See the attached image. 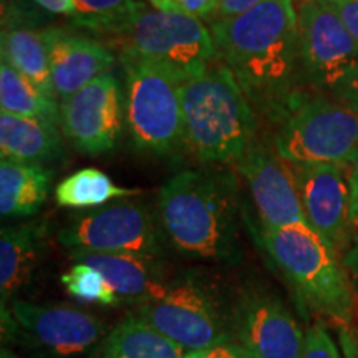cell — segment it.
<instances>
[{"label": "cell", "instance_id": "4316f807", "mask_svg": "<svg viewBox=\"0 0 358 358\" xmlns=\"http://www.w3.org/2000/svg\"><path fill=\"white\" fill-rule=\"evenodd\" d=\"M301 358H342L337 345L324 325H313L306 332Z\"/></svg>", "mask_w": 358, "mask_h": 358}, {"label": "cell", "instance_id": "5bb4252c", "mask_svg": "<svg viewBox=\"0 0 358 358\" xmlns=\"http://www.w3.org/2000/svg\"><path fill=\"white\" fill-rule=\"evenodd\" d=\"M234 342L252 358H301L306 334L279 299L250 290L231 319Z\"/></svg>", "mask_w": 358, "mask_h": 358}, {"label": "cell", "instance_id": "7a4b0ae2", "mask_svg": "<svg viewBox=\"0 0 358 358\" xmlns=\"http://www.w3.org/2000/svg\"><path fill=\"white\" fill-rule=\"evenodd\" d=\"M164 236L187 257L239 262V198L227 171L186 169L169 178L158 194Z\"/></svg>", "mask_w": 358, "mask_h": 358}, {"label": "cell", "instance_id": "484cf974", "mask_svg": "<svg viewBox=\"0 0 358 358\" xmlns=\"http://www.w3.org/2000/svg\"><path fill=\"white\" fill-rule=\"evenodd\" d=\"M136 2L138 0H75L78 17L73 22L98 35H105Z\"/></svg>", "mask_w": 358, "mask_h": 358}, {"label": "cell", "instance_id": "cb8c5ba5", "mask_svg": "<svg viewBox=\"0 0 358 358\" xmlns=\"http://www.w3.org/2000/svg\"><path fill=\"white\" fill-rule=\"evenodd\" d=\"M0 106L6 113L43 120L60 127L58 103L48 100L30 80L3 60L0 64Z\"/></svg>", "mask_w": 358, "mask_h": 358}, {"label": "cell", "instance_id": "d6a6232c", "mask_svg": "<svg viewBox=\"0 0 358 358\" xmlns=\"http://www.w3.org/2000/svg\"><path fill=\"white\" fill-rule=\"evenodd\" d=\"M334 95L338 98L342 105L348 106L353 111L358 113V65L353 69V71L348 77L338 85Z\"/></svg>", "mask_w": 358, "mask_h": 358}, {"label": "cell", "instance_id": "ffe728a7", "mask_svg": "<svg viewBox=\"0 0 358 358\" xmlns=\"http://www.w3.org/2000/svg\"><path fill=\"white\" fill-rule=\"evenodd\" d=\"M53 173L43 164L0 163V213L2 217H29L40 211L50 191Z\"/></svg>", "mask_w": 358, "mask_h": 358}, {"label": "cell", "instance_id": "52a82bcc", "mask_svg": "<svg viewBox=\"0 0 358 358\" xmlns=\"http://www.w3.org/2000/svg\"><path fill=\"white\" fill-rule=\"evenodd\" d=\"M274 150L290 164L348 166L358 153V113L324 98L299 100L284 116Z\"/></svg>", "mask_w": 358, "mask_h": 358}, {"label": "cell", "instance_id": "7402d4cb", "mask_svg": "<svg viewBox=\"0 0 358 358\" xmlns=\"http://www.w3.org/2000/svg\"><path fill=\"white\" fill-rule=\"evenodd\" d=\"M2 60L30 80L50 101L58 103L53 88L50 58L42 30L8 27L2 30Z\"/></svg>", "mask_w": 358, "mask_h": 358}, {"label": "cell", "instance_id": "5b68a950", "mask_svg": "<svg viewBox=\"0 0 358 358\" xmlns=\"http://www.w3.org/2000/svg\"><path fill=\"white\" fill-rule=\"evenodd\" d=\"M259 243L302 303L334 322L348 325L353 317V285L337 254L308 226L264 229Z\"/></svg>", "mask_w": 358, "mask_h": 358}, {"label": "cell", "instance_id": "8d00e7d4", "mask_svg": "<svg viewBox=\"0 0 358 358\" xmlns=\"http://www.w3.org/2000/svg\"><path fill=\"white\" fill-rule=\"evenodd\" d=\"M295 2H297V6H299V3L303 2V0H294V3H295Z\"/></svg>", "mask_w": 358, "mask_h": 358}, {"label": "cell", "instance_id": "8992f818", "mask_svg": "<svg viewBox=\"0 0 358 358\" xmlns=\"http://www.w3.org/2000/svg\"><path fill=\"white\" fill-rule=\"evenodd\" d=\"M124 73V115L133 146L158 158L185 146L181 83L158 66L120 57Z\"/></svg>", "mask_w": 358, "mask_h": 358}, {"label": "cell", "instance_id": "7c38bea8", "mask_svg": "<svg viewBox=\"0 0 358 358\" xmlns=\"http://www.w3.org/2000/svg\"><path fill=\"white\" fill-rule=\"evenodd\" d=\"M60 128L80 153L115 150L127 124L124 90L111 71L100 75L60 105Z\"/></svg>", "mask_w": 358, "mask_h": 358}, {"label": "cell", "instance_id": "74e56055", "mask_svg": "<svg viewBox=\"0 0 358 358\" xmlns=\"http://www.w3.org/2000/svg\"><path fill=\"white\" fill-rule=\"evenodd\" d=\"M353 358H358V353H355V357H353Z\"/></svg>", "mask_w": 358, "mask_h": 358}, {"label": "cell", "instance_id": "9c48e42d", "mask_svg": "<svg viewBox=\"0 0 358 358\" xmlns=\"http://www.w3.org/2000/svg\"><path fill=\"white\" fill-rule=\"evenodd\" d=\"M136 315L187 353L234 340L231 320L211 290L194 279L169 282L161 297L138 306Z\"/></svg>", "mask_w": 358, "mask_h": 358}, {"label": "cell", "instance_id": "e575fe53", "mask_svg": "<svg viewBox=\"0 0 358 358\" xmlns=\"http://www.w3.org/2000/svg\"><path fill=\"white\" fill-rule=\"evenodd\" d=\"M43 10L55 13V15H66L71 19L78 17V7L75 0H34Z\"/></svg>", "mask_w": 358, "mask_h": 358}, {"label": "cell", "instance_id": "f546056e", "mask_svg": "<svg viewBox=\"0 0 358 358\" xmlns=\"http://www.w3.org/2000/svg\"><path fill=\"white\" fill-rule=\"evenodd\" d=\"M186 358H252V357H250L249 353L239 345V343H236L234 340H231V342H222L219 343V345L206 348V350L187 353Z\"/></svg>", "mask_w": 358, "mask_h": 358}, {"label": "cell", "instance_id": "836d02e7", "mask_svg": "<svg viewBox=\"0 0 358 358\" xmlns=\"http://www.w3.org/2000/svg\"><path fill=\"white\" fill-rule=\"evenodd\" d=\"M350 186V231L358 226V153L347 168Z\"/></svg>", "mask_w": 358, "mask_h": 358}, {"label": "cell", "instance_id": "ac0fdd59", "mask_svg": "<svg viewBox=\"0 0 358 358\" xmlns=\"http://www.w3.org/2000/svg\"><path fill=\"white\" fill-rule=\"evenodd\" d=\"M47 241L43 221L3 226L0 231V297L10 306L13 297L32 279Z\"/></svg>", "mask_w": 358, "mask_h": 358}, {"label": "cell", "instance_id": "e0dca14e", "mask_svg": "<svg viewBox=\"0 0 358 358\" xmlns=\"http://www.w3.org/2000/svg\"><path fill=\"white\" fill-rule=\"evenodd\" d=\"M71 261L95 267L122 301L143 306L161 297L169 285L156 257L71 250Z\"/></svg>", "mask_w": 358, "mask_h": 358}, {"label": "cell", "instance_id": "1f68e13d", "mask_svg": "<svg viewBox=\"0 0 358 358\" xmlns=\"http://www.w3.org/2000/svg\"><path fill=\"white\" fill-rule=\"evenodd\" d=\"M261 2L262 0H216L213 15H216V20L232 19V17L249 12Z\"/></svg>", "mask_w": 358, "mask_h": 358}, {"label": "cell", "instance_id": "6da1fadb", "mask_svg": "<svg viewBox=\"0 0 358 358\" xmlns=\"http://www.w3.org/2000/svg\"><path fill=\"white\" fill-rule=\"evenodd\" d=\"M209 30L219 62L232 71L254 111L287 115L299 101L290 93L301 58L294 0H262L243 15L214 20Z\"/></svg>", "mask_w": 358, "mask_h": 358}, {"label": "cell", "instance_id": "8fae6325", "mask_svg": "<svg viewBox=\"0 0 358 358\" xmlns=\"http://www.w3.org/2000/svg\"><path fill=\"white\" fill-rule=\"evenodd\" d=\"M299 52L315 85L335 92L358 65V43L329 0H303L297 6Z\"/></svg>", "mask_w": 358, "mask_h": 358}, {"label": "cell", "instance_id": "9a60e30c", "mask_svg": "<svg viewBox=\"0 0 358 358\" xmlns=\"http://www.w3.org/2000/svg\"><path fill=\"white\" fill-rule=\"evenodd\" d=\"M308 227L334 254H343L350 236V186L345 166L294 164Z\"/></svg>", "mask_w": 358, "mask_h": 358}, {"label": "cell", "instance_id": "3957f363", "mask_svg": "<svg viewBox=\"0 0 358 358\" xmlns=\"http://www.w3.org/2000/svg\"><path fill=\"white\" fill-rule=\"evenodd\" d=\"M185 146L203 164H236L256 143L257 113L222 62L181 85Z\"/></svg>", "mask_w": 358, "mask_h": 358}, {"label": "cell", "instance_id": "d6986e66", "mask_svg": "<svg viewBox=\"0 0 358 358\" xmlns=\"http://www.w3.org/2000/svg\"><path fill=\"white\" fill-rule=\"evenodd\" d=\"M0 153L2 159L42 164L60 158L64 145L57 124L2 111Z\"/></svg>", "mask_w": 358, "mask_h": 358}, {"label": "cell", "instance_id": "d4e9b609", "mask_svg": "<svg viewBox=\"0 0 358 358\" xmlns=\"http://www.w3.org/2000/svg\"><path fill=\"white\" fill-rule=\"evenodd\" d=\"M60 280L66 292L77 301L103 307H115L122 303V299L108 284V280L88 264L75 262L69 271L62 274Z\"/></svg>", "mask_w": 358, "mask_h": 358}, {"label": "cell", "instance_id": "d590c367", "mask_svg": "<svg viewBox=\"0 0 358 358\" xmlns=\"http://www.w3.org/2000/svg\"><path fill=\"white\" fill-rule=\"evenodd\" d=\"M0 358H20V357L15 355V353H13L8 347H2V350H0Z\"/></svg>", "mask_w": 358, "mask_h": 358}, {"label": "cell", "instance_id": "f1b7e54d", "mask_svg": "<svg viewBox=\"0 0 358 358\" xmlns=\"http://www.w3.org/2000/svg\"><path fill=\"white\" fill-rule=\"evenodd\" d=\"M342 266L345 268L353 289L358 290V226L353 227L348 236V243L342 254Z\"/></svg>", "mask_w": 358, "mask_h": 358}, {"label": "cell", "instance_id": "603a6c76", "mask_svg": "<svg viewBox=\"0 0 358 358\" xmlns=\"http://www.w3.org/2000/svg\"><path fill=\"white\" fill-rule=\"evenodd\" d=\"M140 194L115 185L108 174L96 168H85L62 179L55 187V203L66 209H96L115 199Z\"/></svg>", "mask_w": 358, "mask_h": 358}, {"label": "cell", "instance_id": "ba28073f", "mask_svg": "<svg viewBox=\"0 0 358 358\" xmlns=\"http://www.w3.org/2000/svg\"><path fill=\"white\" fill-rule=\"evenodd\" d=\"M163 234L159 217L150 208L123 201L75 214L57 232V239L70 250L156 257Z\"/></svg>", "mask_w": 358, "mask_h": 358}, {"label": "cell", "instance_id": "30bf717a", "mask_svg": "<svg viewBox=\"0 0 358 358\" xmlns=\"http://www.w3.org/2000/svg\"><path fill=\"white\" fill-rule=\"evenodd\" d=\"M8 308L13 322L3 343H22L37 358L93 355L108 334L101 320L77 307L13 301Z\"/></svg>", "mask_w": 358, "mask_h": 358}, {"label": "cell", "instance_id": "83f0119b", "mask_svg": "<svg viewBox=\"0 0 358 358\" xmlns=\"http://www.w3.org/2000/svg\"><path fill=\"white\" fill-rule=\"evenodd\" d=\"M148 2L159 10L185 13L196 19L211 17L216 6V0H148Z\"/></svg>", "mask_w": 358, "mask_h": 358}, {"label": "cell", "instance_id": "4fadbf2b", "mask_svg": "<svg viewBox=\"0 0 358 358\" xmlns=\"http://www.w3.org/2000/svg\"><path fill=\"white\" fill-rule=\"evenodd\" d=\"M234 166L248 186L259 216V227L308 226L294 164L280 158L275 150L256 141Z\"/></svg>", "mask_w": 358, "mask_h": 358}, {"label": "cell", "instance_id": "2e32d148", "mask_svg": "<svg viewBox=\"0 0 358 358\" xmlns=\"http://www.w3.org/2000/svg\"><path fill=\"white\" fill-rule=\"evenodd\" d=\"M42 34L60 105L115 65L116 58L110 45L95 37L65 27H48Z\"/></svg>", "mask_w": 358, "mask_h": 358}, {"label": "cell", "instance_id": "4dcf8cb0", "mask_svg": "<svg viewBox=\"0 0 358 358\" xmlns=\"http://www.w3.org/2000/svg\"><path fill=\"white\" fill-rule=\"evenodd\" d=\"M329 2L347 27L348 34L358 43V0H329Z\"/></svg>", "mask_w": 358, "mask_h": 358}, {"label": "cell", "instance_id": "277c9868", "mask_svg": "<svg viewBox=\"0 0 358 358\" xmlns=\"http://www.w3.org/2000/svg\"><path fill=\"white\" fill-rule=\"evenodd\" d=\"M103 37L131 57L155 65L179 83L199 77L217 60L211 30L201 19L136 2Z\"/></svg>", "mask_w": 358, "mask_h": 358}, {"label": "cell", "instance_id": "44dd1931", "mask_svg": "<svg viewBox=\"0 0 358 358\" xmlns=\"http://www.w3.org/2000/svg\"><path fill=\"white\" fill-rule=\"evenodd\" d=\"M187 352L138 315H129L103 337L92 358H186Z\"/></svg>", "mask_w": 358, "mask_h": 358}]
</instances>
